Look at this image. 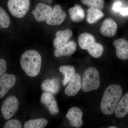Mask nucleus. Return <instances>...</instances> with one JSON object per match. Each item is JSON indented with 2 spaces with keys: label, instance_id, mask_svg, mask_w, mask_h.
I'll use <instances>...</instances> for the list:
<instances>
[{
  "label": "nucleus",
  "instance_id": "f3484780",
  "mask_svg": "<svg viewBox=\"0 0 128 128\" xmlns=\"http://www.w3.org/2000/svg\"><path fill=\"white\" fill-rule=\"evenodd\" d=\"M114 112L118 118H123L128 114V92L124 94L118 102Z\"/></svg>",
  "mask_w": 128,
  "mask_h": 128
},
{
  "label": "nucleus",
  "instance_id": "1a4fd4ad",
  "mask_svg": "<svg viewBox=\"0 0 128 128\" xmlns=\"http://www.w3.org/2000/svg\"><path fill=\"white\" fill-rule=\"evenodd\" d=\"M83 113L79 108L73 107L68 110L66 117L70 122L71 126L76 128H80L82 126Z\"/></svg>",
  "mask_w": 128,
  "mask_h": 128
},
{
  "label": "nucleus",
  "instance_id": "393cba45",
  "mask_svg": "<svg viewBox=\"0 0 128 128\" xmlns=\"http://www.w3.org/2000/svg\"><path fill=\"white\" fill-rule=\"evenodd\" d=\"M81 2L82 4L90 7L95 8L100 10L104 7V0H81Z\"/></svg>",
  "mask_w": 128,
  "mask_h": 128
},
{
  "label": "nucleus",
  "instance_id": "ddd939ff",
  "mask_svg": "<svg viewBox=\"0 0 128 128\" xmlns=\"http://www.w3.org/2000/svg\"><path fill=\"white\" fill-rule=\"evenodd\" d=\"M118 25L115 21L110 18L104 20L100 28L101 34L105 36L111 38L116 33Z\"/></svg>",
  "mask_w": 128,
  "mask_h": 128
},
{
  "label": "nucleus",
  "instance_id": "423d86ee",
  "mask_svg": "<svg viewBox=\"0 0 128 128\" xmlns=\"http://www.w3.org/2000/svg\"><path fill=\"white\" fill-rule=\"evenodd\" d=\"M52 10L50 6L40 3L37 4L35 9L32 11V13L37 22H42L50 18Z\"/></svg>",
  "mask_w": 128,
  "mask_h": 128
},
{
  "label": "nucleus",
  "instance_id": "9d476101",
  "mask_svg": "<svg viewBox=\"0 0 128 128\" xmlns=\"http://www.w3.org/2000/svg\"><path fill=\"white\" fill-rule=\"evenodd\" d=\"M69 82L68 85L65 89V94L69 96H75L81 88L80 75L78 73H75Z\"/></svg>",
  "mask_w": 128,
  "mask_h": 128
},
{
  "label": "nucleus",
  "instance_id": "f8f14e48",
  "mask_svg": "<svg viewBox=\"0 0 128 128\" xmlns=\"http://www.w3.org/2000/svg\"><path fill=\"white\" fill-rule=\"evenodd\" d=\"M113 45L116 48L117 57L120 59H128V41L124 38H119L114 41Z\"/></svg>",
  "mask_w": 128,
  "mask_h": 128
},
{
  "label": "nucleus",
  "instance_id": "c85d7f7f",
  "mask_svg": "<svg viewBox=\"0 0 128 128\" xmlns=\"http://www.w3.org/2000/svg\"><path fill=\"white\" fill-rule=\"evenodd\" d=\"M120 13L123 16H128V8H121L120 11Z\"/></svg>",
  "mask_w": 128,
  "mask_h": 128
},
{
  "label": "nucleus",
  "instance_id": "5701e85b",
  "mask_svg": "<svg viewBox=\"0 0 128 128\" xmlns=\"http://www.w3.org/2000/svg\"><path fill=\"white\" fill-rule=\"evenodd\" d=\"M87 50L89 54L92 57L98 58L102 55L104 48L100 44L96 42L92 46L88 49Z\"/></svg>",
  "mask_w": 128,
  "mask_h": 128
},
{
  "label": "nucleus",
  "instance_id": "bb28decb",
  "mask_svg": "<svg viewBox=\"0 0 128 128\" xmlns=\"http://www.w3.org/2000/svg\"><path fill=\"white\" fill-rule=\"evenodd\" d=\"M7 64L6 60L0 59V77L4 74L6 70Z\"/></svg>",
  "mask_w": 128,
  "mask_h": 128
},
{
  "label": "nucleus",
  "instance_id": "20e7f679",
  "mask_svg": "<svg viewBox=\"0 0 128 128\" xmlns=\"http://www.w3.org/2000/svg\"><path fill=\"white\" fill-rule=\"evenodd\" d=\"M30 0H9L8 7L10 13L17 18H22L27 14L30 6Z\"/></svg>",
  "mask_w": 128,
  "mask_h": 128
},
{
  "label": "nucleus",
  "instance_id": "412c9836",
  "mask_svg": "<svg viewBox=\"0 0 128 128\" xmlns=\"http://www.w3.org/2000/svg\"><path fill=\"white\" fill-rule=\"evenodd\" d=\"M59 70L64 75L63 85L66 86L75 73V69L72 66L65 65L60 66Z\"/></svg>",
  "mask_w": 128,
  "mask_h": 128
},
{
  "label": "nucleus",
  "instance_id": "7ed1b4c3",
  "mask_svg": "<svg viewBox=\"0 0 128 128\" xmlns=\"http://www.w3.org/2000/svg\"><path fill=\"white\" fill-rule=\"evenodd\" d=\"M100 86L99 74L97 70L90 67L86 69L82 75L81 88L83 91L88 92L98 89Z\"/></svg>",
  "mask_w": 128,
  "mask_h": 128
},
{
  "label": "nucleus",
  "instance_id": "0eeeda50",
  "mask_svg": "<svg viewBox=\"0 0 128 128\" xmlns=\"http://www.w3.org/2000/svg\"><path fill=\"white\" fill-rule=\"evenodd\" d=\"M16 78L13 74L4 73L0 77V98L3 97L15 85Z\"/></svg>",
  "mask_w": 128,
  "mask_h": 128
},
{
  "label": "nucleus",
  "instance_id": "6ab92c4d",
  "mask_svg": "<svg viewBox=\"0 0 128 128\" xmlns=\"http://www.w3.org/2000/svg\"><path fill=\"white\" fill-rule=\"evenodd\" d=\"M70 17L74 22H79L85 18V12L80 5L76 4L69 10Z\"/></svg>",
  "mask_w": 128,
  "mask_h": 128
},
{
  "label": "nucleus",
  "instance_id": "9b49d317",
  "mask_svg": "<svg viewBox=\"0 0 128 128\" xmlns=\"http://www.w3.org/2000/svg\"><path fill=\"white\" fill-rule=\"evenodd\" d=\"M66 16V13L62 10L61 6L56 5L53 8L51 16L46 21V23L50 25H60L64 22Z\"/></svg>",
  "mask_w": 128,
  "mask_h": 128
},
{
  "label": "nucleus",
  "instance_id": "a878e982",
  "mask_svg": "<svg viewBox=\"0 0 128 128\" xmlns=\"http://www.w3.org/2000/svg\"><path fill=\"white\" fill-rule=\"evenodd\" d=\"M22 124L17 119H12L8 121L4 125V128H22Z\"/></svg>",
  "mask_w": 128,
  "mask_h": 128
},
{
  "label": "nucleus",
  "instance_id": "f257e3e1",
  "mask_svg": "<svg viewBox=\"0 0 128 128\" xmlns=\"http://www.w3.org/2000/svg\"><path fill=\"white\" fill-rule=\"evenodd\" d=\"M122 92V88L118 85H110L107 88L101 102V110L103 114L110 115L114 112Z\"/></svg>",
  "mask_w": 128,
  "mask_h": 128
},
{
  "label": "nucleus",
  "instance_id": "2eb2a0df",
  "mask_svg": "<svg viewBox=\"0 0 128 128\" xmlns=\"http://www.w3.org/2000/svg\"><path fill=\"white\" fill-rule=\"evenodd\" d=\"M76 45L73 41L68 42L63 46L56 49L54 55L56 57L70 56L73 54L76 50Z\"/></svg>",
  "mask_w": 128,
  "mask_h": 128
},
{
  "label": "nucleus",
  "instance_id": "cd10ccee",
  "mask_svg": "<svg viewBox=\"0 0 128 128\" xmlns=\"http://www.w3.org/2000/svg\"><path fill=\"white\" fill-rule=\"evenodd\" d=\"M121 2H115L113 6V9L114 10L115 12H120L121 9Z\"/></svg>",
  "mask_w": 128,
  "mask_h": 128
},
{
  "label": "nucleus",
  "instance_id": "dca6fc26",
  "mask_svg": "<svg viewBox=\"0 0 128 128\" xmlns=\"http://www.w3.org/2000/svg\"><path fill=\"white\" fill-rule=\"evenodd\" d=\"M41 88L44 92H50L53 95L57 94L60 89L59 81L56 78L46 79L41 84Z\"/></svg>",
  "mask_w": 128,
  "mask_h": 128
},
{
  "label": "nucleus",
  "instance_id": "aec40b11",
  "mask_svg": "<svg viewBox=\"0 0 128 128\" xmlns=\"http://www.w3.org/2000/svg\"><path fill=\"white\" fill-rule=\"evenodd\" d=\"M87 12L86 21L90 24L96 23L104 16L102 12L98 8L90 7L88 9Z\"/></svg>",
  "mask_w": 128,
  "mask_h": 128
},
{
  "label": "nucleus",
  "instance_id": "b1692460",
  "mask_svg": "<svg viewBox=\"0 0 128 128\" xmlns=\"http://www.w3.org/2000/svg\"><path fill=\"white\" fill-rule=\"evenodd\" d=\"M10 23V19L7 12L2 7H0V28H6Z\"/></svg>",
  "mask_w": 128,
  "mask_h": 128
},
{
  "label": "nucleus",
  "instance_id": "39448f33",
  "mask_svg": "<svg viewBox=\"0 0 128 128\" xmlns=\"http://www.w3.org/2000/svg\"><path fill=\"white\" fill-rule=\"evenodd\" d=\"M19 103L16 96H10L2 103L1 111L2 116L6 120L9 119L13 116L18 110Z\"/></svg>",
  "mask_w": 128,
  "mask_h": 128
},
{
  "label": "nucleus",
  "instance_id": "4be33fe9",
  "mask_svg": "<svg viewBox=\"0 0 128 128\" xmlns=\"http://www.w3.org/2000/svg\"><path fill=\"white\" fill-rule=\"evenodd\" d=\"M48 121L44 118L32 120L26 122L24 124V128H43L46 127Z\"/></svg>",
  "mask_w": 128,
  "mask_h": 128
},
{
  "label": "nucleus",
  "instance_id": "f03ea898",
  "mask_svg": "<svg viewBox=\"0 0 128 128\" xmlns=\"http://www.w3.org/2000/svg\"><path fill=\"white\" fill-rule=\"evenodd\" d=\"M41 55L35 50H27L21 56V67L26 74L30 77L38 75L41 70Z\"/></svg>",
  "mask_w": 128,
  "mask_h": 128
},
{
  "label": "nucleus",
  "instance_id": "6e6552de",
  "mask_svg": "<svg viewBox=\"0 0 128 128\" xmlns=\"http://www.w3.org/2000/svg\"><path fill=\"white\" fill-rule=\"evenodd\" d=\"M41 102L48 108L52 115H56L59 112L56 99L51 93L48 92L43 93L41 96Z\"/></svg>",
  "mask_w": 128,
  "mask_h": 128
},
{
  "label": "nucleus",
  "instance_id": "a211bd4d",
  "mask_svg": "<svg viewBox=\"0 0 128 128\" xmlns=\"http://www.w3.org/2000/svg\"><path fill=\"white\" fill-rule=\"evenodd\" d=\"M78 42L81 48L87 50L96 41L93 35L88 33H83L79 36Z\"/></svg>",
  "mask_w": 128,
  "mask_h": 128
},
{
  "label": "nucleus",
  "instance_id": "4468645a",
  "mask_svg": "<svg viewBox=\"0 0 128 128\" xmlns=\"http://www.w3.org/2000/svg\"><path fill=\"white\" fill-rule=\"evenodd\" d=\"M73 36V32L69 29L62 31L60 30L56 32V38L53 41V45L56 48L61 47L68 42Z\"/></svg>",
  "mask_w": 128,
  "mask_h": 128
},
{
  "label": "nucleus",
  "instance_id": "c756f323",
  "mask_svg": "<svg viewBox=\"0 0 128 128\" xmlns=\"http://www.w3.org/2000/svg\"><path fill=\"white\" fill-rule=\"evenodd\" d=\"M109 128H116L117 127H115V126H111V127H109Z\"/></svg>",
  "mask_w": 128,
  "mask_h": 128
}]
</instances>
